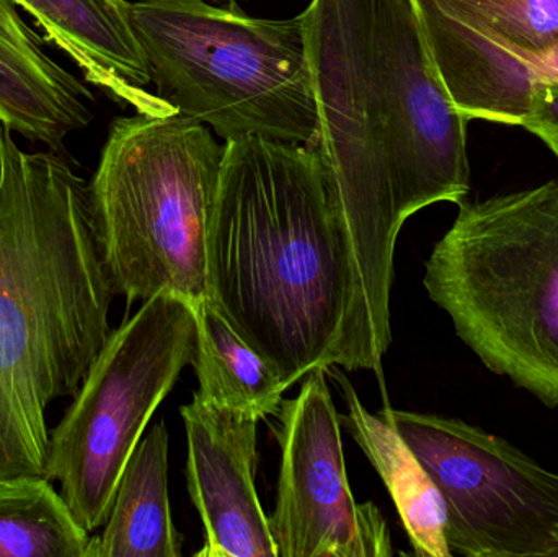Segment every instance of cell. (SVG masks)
<instances>
[{"label": "cell", "mask_w": 558, "mask_h": 557, "mask_svg": "<svg viewBox=\"0 0 558 557\" xmlns=\"http://www.w3.org/2000/svg\"><path fill=\"white\" fill-rule=\"evenodd\" d=\"M354 298L331 365L383 376L393 252L407 219L471 192L469 120L439 74L418 0H312L302 12Z\"/></svg>", "instance_id": "cell-1"}, {"label": "cell", "mask_w": 558, "mask_h": 557, "mask_svg": "<svg viewBox=\"0 0 558 557\" xmlns=\"http://www.w3.org/2000/svg\"><path fill=\"white\" fill-rule=\"evenodd\" d=\"M117 296L88 183L0 126V481L48 477L46 412L113 332Z\"/></svg>", "instance_id": "cell-2"}, {"label": "cell", "mask_w": 558, "mask_h": 557, "mask_svg": "<svg viewBox=\"0 0 558 557\" xmlns=\"http://www.w3.org/2000/svg\"><path fill=\"white\" fill-rule=\"evenodd\" d=\"M206 267L209 301L288 388L333 363L354 278L317 147L255 136L226 143Z\"/></svg>", "instance_id": "cell-3"}, {"label": "cell", "mask_w": 558, "mask_h": 557, "mask_svg": "<svg viewBox=\"0 0 558 557\" xmlns=\"http://www.w3.org/2000/svg\"><path fill=\"white\" fill-rule=\"evenodd\" d=\"M423 284L490 372L558 408V179L462 202Z\"/></svg>", "instance_id": "cell-4"}, {"label": "cell", "mask_w": 558, "mask_h": 557, "mask_svg": "<svg viewBox=\"0 0 558 557\" xmlns=\"http://www.w3.org/2000/svg\"><path fill=\"white\" fill-rule=\"evenodd\" d=\"M131 20L156 94L226 143L317 147L304 20L255 19L205 0H140Z\"/></svg>", "instance_id": "cell-5"}, {"label": "cell", "mask_w": 558, "mask_h": 557, "mask_svg": "<svg viewBox=\"0 0 558 557\" xmlns=\"http://www.w3.org/2000/svg\"><path fill=\"white\" fill-rule=\"evenodd\" d=\"M225 146L182 114L117 118L88 183L117 294L128 306L169 291L208 298L206 231Z\"/></svg>", "instance_id": "cell-6"}, {"label": "cell", "mask_w": 558, "mask_h": 557, "mask_svg": "<svg viewBox=\"0 0 558 557\" xmlns=\"http://www.w3.org/2000/svg\"><path fill=\"white\" fill-rule=\"evenodd\" d=\"M196 347V310L163 291L110 334L58 427L48 480L82 529L107 522L118 483L150 417Z\"/></svg>", "instance_id": "cell-7"}, {"label": "cell", "mask_w": 558, "mask_h": 557, "mask_svg": "<svg viewBox=\"0 0 558 557\" xmlns=\"http://www.w3.org/2000/svg\"><path fill=\"white\" fill-rule=\"evenodd\" d=\"M377 414L438 487L452 556L558 557V474L461 419L389 405Z\"/></svg>", "instance_id": "cell-8"}, {"label": "cell", "mask_w": 558, "mask_h": 557, "mask_svg": "<svg viewBox=\"0 0 558 557\" xmlns=\"http://www.w3.org/2000/svg\"><path fill=\"white\" fill-rule=\"evenodd\" d=\"M277 417L281 471L268 523L278 557L396 555L380 510L351 494L327 368L304 376L301 391L282 401Z\"/></svg>", "instance_id": "cell-9"}, {"label": "cell", "mask_w": 558, "mask_h": 557, "mask_svg": "<svg viewBox=\"0 0 558 557\" xmlns=\"http://www.w3.org/2000/svg\"><path fill=\"white\" fill-rule=\"evenodd\" d=\"M189 441L186 481L205 523L196 557H278L255 487L257 419L193 396L180 408Z\"/></svg>", "instance_id": "cell-10"}, {"label": "cell", "mask_w": 558, "mask_h": 557, "mask_svg": "<svg viewBox=\"0 0 558 557\" xmlns=\"http://www.w3.org/2000/svg\"><path fill=\"white\" fill-rule=\"evenodd\" d=\"M418 7L439 74L469 121L521 126L534 92L558 84V45L543 52L507 51L426 0Z\"/></svg>", "instance_id": "cell-11"}, {"label": "cell", "mask_w": 558, "mask_h": 557, "mask_svg": "<svg viewBox=\"0 0 558 557\" xmlns=\"http://www.w3.org/2000/svg\"><path fill=\"white\" fill-rule=\"evenodd\" d=\"M81 69L85 81L147 117H172L156 92L126 0H12Z\"/></svg>", "instance_id": "cell-12"}, {"label": "cell", "mask_w": 558, "mask_h": 557, "mask_svg": "<svg viewBox=\"0 0 558 557\" xmlns=\"http://www.w3.org/2000/svg\"><path fill=\"white\" fill-rule=\"evenodd\" d=\"M90 90L56 62L12 0H0V123L59 150L92 121Z\"/></svg>", "instance_id": "cell-13"}, {"label": "cell", "mask_w": 558, "mask_h": 557, "mask_svg": "<svg viewBox=\"0 0 558 557\" xmlns=\"http://www.w3.org/2000/svg\"><path fill=\"white\" fill-rule=\"evenodd\" d=\"M337 382L347 414L341 425L350 432L389 489L400 520L418 557H452L446 543V507L428 471L420 463L399 432L379 414H371L338 365L327 366Z\"/></svg>", "instance_id": "cell-14"}, {"label": "cell", "mask_w": 558, "mask_h": 557, "mask_svg": "<svg viewBox=\"0 0 558 557\" xmlns=\"http://www.w3.org/2000/svg\"><path fill=\"white\" fill-rule=\"evenodd\" d=\"M182 536L169 500V432L163 421L143 435L128 460L104 533L85 557H180Z\"/></svg>", "instance_id": "cell-15"}, {"label": "cell", "mask_w": 558, "mask_h": 557, "mask_svg": "<svg viewBox=\"0 0 558 557\" xmlns=\"http://www.w3.org/2000/svg\"><path fill=\"white\" fill-rule=\"evenodd\" d=\"M192 365L199 398L257 421L277 415L289 389L274 365L241 339L209 298L196 307Z\"/></svg>", "instance_id": "cell-16"}, {"label": "cell", "mask_w": 558, "mask_h": 557, "mask_svg": "<svg viewBox=\"0 0 558 557\" xmlns=\"http://www.w3.org/2000/svg\"><path fill=\"white\" fill-rule=\"evenodd\" d=\"M90 540L48 477L0 481V557H85Z\"/></svg>", "instance_id": "cell-17"}, {"label": "cell", "mask_w": 558, "mask_h": 557, "mask_svg": "<svg viewBox=\"0 0 558 557\" xmlns=\"http://www.w3.org/2000/svg\"><path fill=\"white\" fill-rule=\"evenodd\" d=\"M439 12L513 52L558 45V0H426Z\"/></svg>", "instance_id": "cell-18"}, {"label": "cell", "mask_w": 558, "mask_h": 557, "mask_svg": "<svg viewBox=\"0 0 558 557\" xmlns=\"http://www.w3.org/2000/svg\"><path fill=\"white\" fill-rule=\"evenodd\" d=\"M521 126L539 137L558 159V84L543 85L534 92Z\"/></svg>", "instance_id": "cell-19"}]
</instances>
